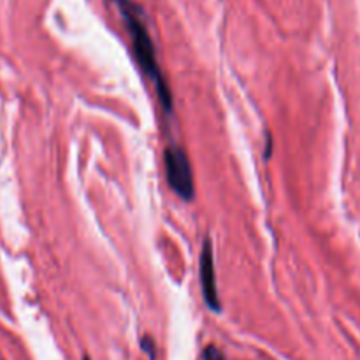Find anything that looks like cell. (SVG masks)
Listing matches in <instances>:
<instances>
[{
    "mask_svg": "<svg viewBox=\"0 0 360 360\" xmlns=\"http://www.w3.org/2000/svg\"><path fill=\"white\" fill-rule=\"evenodd\" d=\"M109 2L116 7V11L122 16L127 32L130 35V42H132V49L137 63L141 65L143 72L155 83L162 108L167 112H171L172 94L169 90V84L165 81L164 74H162L160 65H158L157 51H155L153 39H151L150 30L146 27V21H144L143 9L134 0H109Z\"/></svg>",
    "mask_w": 360,
    "mask_h": 360,
    "instance_id": "1",
    "label": "cell"
},
{
    "mask_svg": "<svg viewBox=\"0 0 360 360\" xmlns=\"http://www.w3.org/2000/svg\"><path fill=\"white\" fill-rule=\"evenodd\" d=\"M165 176H167V185L171 186L172 192L185 202H190L195 197V185H193V172L190 165L188 157L185 150L176 144L165 150Z\"/></svg>",
    "mask_w": 360,
    "mask_h": 360,
    "instance_id": "2",
    "label": "cell"
},
{
    "mask_svg": "<svg viewBox=\"0 0 360 360\" xmlns=\"http://www.w3.org/2000/svg\"><path fill=\"white\" fill-rule=\"evenodd\" d=\"M199 276L200 287H202V297L206 301L207 308L211 311L218 313L221 309L220 297H218L217 288V273H214V259H213V245L211 239H204L202 252H200L199 260Z\"/></svg>",
    "mask_w": 360,
    "mask_h": 360,
    "instance_id": "3",
    "label": "cell"
},
{
    "mask_svg": "<svg viewBox=\"0 0 360 360\" xmlns=\"http://www.w3.org/2000/svg\"><path fill=\"white\" fill-rule=\"evenodd\" d=\"M139 345H141V348H143V350L146 352L148 357H150V360H155V359H157V347H155V341L151 340L150 336L141 338Z\"/></svg>",
    "mask_w": 360,
    "mask_h": 360,
    "instance_id": "4",
    "label": "cell"
},
{
    "mask_svg": "<svg viewBox=\"0 0 360 360\" xmlns=\"http://www.w3.org/2000/svg\"><path fill=\"white\" fill-rule=\"evenodd\" d=\"M204 360H225V357H224V354H221L220 350H218L217 347H213V345H211V347H207L206 350H204Z\"/></svg>",
    "mask_w": 360,
    "mask_h": 360,
    "instance_id": "5",
    "label": "cell"
},
{
    "mask_svg": "<svg viewBox=\"0 0 360 360\" xmlns=\"http://www.w3.org/2000/svg\"><path fill=\"white\" fill-rule=\"evenodd\" d=\"M83 360H90V357H84V359H83Z\"/></svg>",
    "mask_w": 360,
    "mask_h": 360,
    "instance_id": "6",
    "label": "cell"
}]
</instances>
